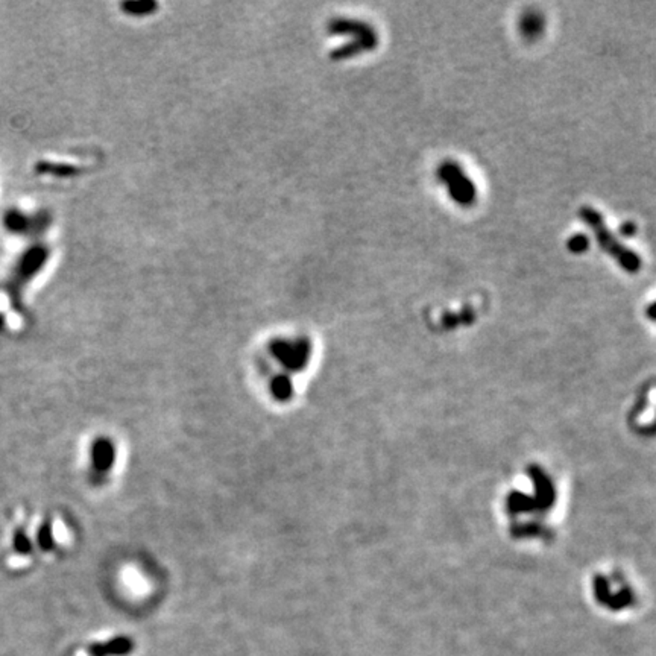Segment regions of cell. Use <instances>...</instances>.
Listing matches in <instances>:
<instances>
[{
	"mask_svg": "<svg viewBox=\"0 0 656 656\" xmlns=\"http://www.w3.org/2000/svg\"><path fill=\"white\" fill-rule=\"evenodd\" d=\"M579 216L581 221L592 231L598 246H600L609 257L616 260V262L622 266L623 271H626L627 274L640 272L643 262H641L638 254L617 241L614 232L606 227L603 216L598 213L596 208L585 206L579 210Z\"/></svg>",
	"mask_w": 656,
	"mask_h": 656,
	"instance_id": "cell-1",
	"label": "cell"
},
{
	"mask_svg": "<svg viewBox=\"0 0 656 656\" xmlns=\"http://www.w3.org/2000/svg\"><path fill=\"white\" fill-rule=\"evenodd\" d=\"M91 454H93L91 461H93V468L96 472L108 471L114 463V447L107 439L96 441Z\"/></svg>",
	"mask_w": 656,
	"mask_h": 656,
	"instance_id": "cell-4",
	"label": "cell"
},
{
	"mask_svg": "<svg viewBox=\"0 0 656 656\" xmlns=\"http://www.w3.org/2000/svg\"><path fill=\"white\" fill-rule=\"evenodd\" d=\"M567 248L573 252V254H582L590 248V239L587 234H574L573 237L568 239L567 242Z\"/></svg>",
	"mask_w": 656,
	"mask_h": 656,
	"instance_id": "cell-6",
	"label": "cell"
},
{
	"mask_svg": "<svg viewBox=\"0 0 656 656\" xmlns=\"http://www.w3.org/2000/svg\"><path fill=\"white\" fill-rule=\"evenodd\" d=\"M520 32L526 40L535 41L544 32V17L539 11H526L520 19Z\"/></svg>",
	"mask_w": 656,
	"mask_h": 656,
	"instance_id": "cell-3",
	"label": "cell"
},
{
	"mask_svg": "<svg viewBox=\"0 0 656 656\" xmlns=\"http://www.w3.org/2000/svg\"><path fill=\"white\" fill-rule=\"evenodd\" d=\"M130 647V643L123 638H119L105 644H97L90 648L91 656H105L108 653H123Z\"/></svg>",
	"mask_w": 656,
	"mask_h": 656,
	"instance_id": "cell-5",
	"label": "cell"
},
{
	"mask_svg": "<svg viewBox=\"0 0 656 656\" xmlns=\"http://www.w3.org/2000/svg\"><path fill=\"white\" fill-rule=\"evenodd\" d=\"M437 178L446 186L451 199L457 206L470 208L477 202V187L456 161H444L437 169Z\"/></svg>",
	"mask_w": 656,
	"mask_h": 656,
	"instance_id": "cell-2",
	"label": "cell"
},
{
	"mask_svg": "<svg viewBox=\"0 0 656 656\" xmlns=\"http://www.w3.org/2000/svg\"><path fill=\"white\" fill-rule=\"evenodd\" d=\"M620 232L626 237H632L635 236V232H637V227H635V223L632 222H624L622 227H620Z\"/></svg>",
	"mask_w": 656,
	"mask_h": 656,
	"instance_id": "cell-7",
	"label": "cell"
},
{
	"mask_svg": "<svg viewBox=\"0 0 656 656\" xmlns=\"http://www.w3.org/2000/svg\"><path fill=\"white\" fill-rule=\"evenodd\" d=\"M648 316L653 317V319H656V302L648 307Z\"/></svg>",
	"mask_w": 656,
	"mask_h": 656,
	"instance_id": "cell-8",
	"label": "cell"
}]
</instances>
